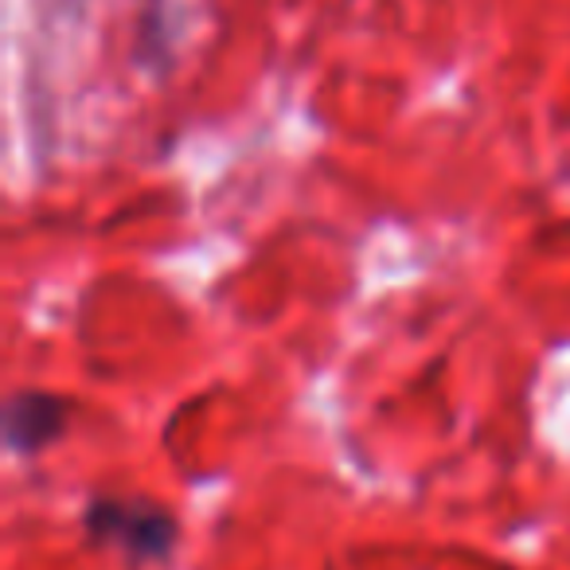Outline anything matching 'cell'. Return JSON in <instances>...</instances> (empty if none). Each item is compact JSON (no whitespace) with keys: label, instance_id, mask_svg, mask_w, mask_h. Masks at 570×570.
<instances>
[{"label":"cell","instance_id":"obj_1","mask_svg":"<svg viewBox=\"0 0 570 570\" xmlns=\"http://www.w3.org/2000/svg\"><path fill=\"white\" fill-rule=\"evenodd\" d=\"M95 547H118L134 562H157L168 559L180 539V523L165 504L137 497H95L82 512Z\"/></svg>","mask_w":570,"mask_h":570},{"label":"cell","instance_id":"obj_2","mask_svg":"<svg viewBox=\"0 0 570 570\" xmlns=\"http://www.w3.org/2000/svg\"><path fill=\"white\" fill-rule=\"evenodd\" d=\"M67 430V403L48 391H17L4 403V445L17 458L43 453Z\"/></svg>","mask_w":570,"mask_h":570}]
</instances>
